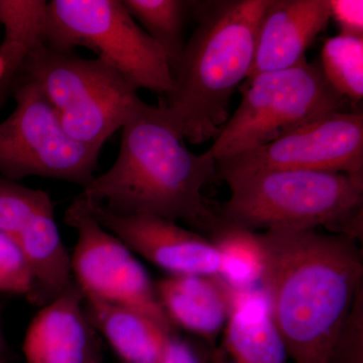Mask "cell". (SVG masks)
<instances>
[{"instance_id":"21","label":"cell","mask_w":363,"mask_h":363,"mask_svg":"<svg viewBox=\"0 0 363 363\" xmlns=\"http://www.w3.org/2000/svg\"><path fill=\"white\" fill-rule=\"evenodd\" d=\"M329 84L348 101L363 97V37L339 33L325 40L320 58Z\"/></svg>"},{"instance_id":"17","label":"cell","mask_w":363,"mask_h":363,"mask_svg":"<svg viewBox=\"0 0 363 363\" xmlns=\"http://www.w3.org/2000/svg\"><path fill=\"white\" fill-rule=\"evenodd\" d=\"M54 209L38 215L16 238L35 279V305H47L74 284L71 257L60 235Z\"/></svg>"},{"instance_id":"16","label":"cell","mask_w":363,"mask_h":363,"mask_svg":"<svg viewBox=\"0 0 363 363\" xmlns=\"http://www.w3.org/2000/svg\"><path fill=\"white\" fill-rule=\"evenodd\" d=\"M84 298L85 312L91 323L121 362H161L173 332L131 308Z\"/></svg>"},{"instance_id":"22","label":"cell","mask_w":363,"mask_h":363,"mask_svg":"<svg viewBox=\"0 0 363 363\" xmlns=\"http://www.w3.org/2000/svg\"><path fill=\"white\" fill-rule=\"evenodd\" d=\"M54 207L45 191L0 176V231L16 238L43 211Z\"/></svg>"},{"instance_id":"11","label":"cell","mask_w":363,"mask_h":363,"mask_svg":"<svg viewBox=\"0 0 363 363\" xmlns=\"http://www.w3.org/2000/svg\"><path fill=\"white\" fill-rule=\"evenodd\" d=\"M85 199V198H84ZM91 212L107 230L169 276L217 277L219 255L212 241L183 228L177 222L152 215H117L99 203Z\"/></svg>"},{"instance_id":"18","label":"cell","mask_w":363,"mask_h":363,"mask_svg":"<svg viewBox=\"0 0 363 363\" xmlns=\"http://www.w3.org/2000/svg\"><path fill=\"white\" fill-rule=\"evenodd\" d=\"M214 243L219 255L217 278L230 289L260 286L264 271V252L259 233L233 225L214 231Z\"/></svg>"},{"instance_id":"6","label":"cell","mask_w":363,"mask_h":363,"mask_svg":"<svg viewBox=\"0 0 363 363\" xmlns=\"http://www.w3.org/2000/svg\"><path fill=\"white\" fill-rule=\"evenodd\" d=\"M240 90V106L208 150L216 161L266 145L325 114L345 111L350 102L329 84L320 59L260 73Z\"/></svg>"},{"instance_id":"20","label":"cell","mask_w":363,"mask_h":363,"mask_svg":"<svg viewBox=\"0 0 363 363\" xmlns=\"http://www.w3.org/2000/svg\"><path fill=\"white\" fill-rule=\"evenodd\" d=\"M130 16L143 26L166 55L172 74L180 63L186 43L184 28L193 2L182 0H123Z\"/></svg>"},{"instance_id":"26","label":"cell","mask_w":363,"mask_h":363,"mask_svg":"<svg viewBox=\"0 0 363 363\" xmlns=\"http://www.w3.org/2000/svg\"><path fill=\"white\" fill-rule=\"evenodd\" d=\"M13 84V79L11 77L7 71L4 58L0 56V105L4 101L7 94L11 92Z\"/></svg>"},{"instance_id":"7","label":"cell","mask_w":363,"mask_h":363,"mask_svg":"<svg viewBox=\"0 0 363 363\" xmlns=\"http://www.w3.org/2000/svg\"><path fill=\"white\" fill-rule=\"evenodd\" d=\"M44 44L65 52L87 48L138 91L166 96L173 87L166 55L138 26L123 0L48 2Z\"/></svg>"},{"instance_id":"9","label":"cell","mask_w":363,"mask_h":363,"mask_svg":"<svg viewBox=\"0 0 363 363\" xmlns=\"http://www.w3.org/2000/svg\"><path fill=\"white\" fill-rule=\"evenodd\" d=\"M65 222L77 231L72 274L84 297L131 308L173 332L149 274L128 245L97 221L82 196L67 208Z\"/></svg>"},{"instance_id":"1","label":"cell","mask_w":363,"mask_h":363,"mask_svg":"<svg viewBox=\"0 0 363 363\" xmlns=\"http://www.w3.org/2000/svg\"><path fill=\"white\" fill-rule=\"evenodd\" d=\"M264 252L260 286L295 363H329L362 288L354 238L316 229L259 233Z\"/></svg>"},{"instance_id":"12","label":"cell","mask_w":363,"mask_h":363,"mask_svg":"<svg viewBox=\"0 0 363 363\" xmlns=\"http://www.w3.org/2000/svg\"><path fill=\"white\" fill-rule=\"evenodd\" d=\"M75 281L33 318L26 331V363H104L99 333Z\"/></svg>"},{"instance_id":"3","label":"cell","mask_w":363,"mask_h":363,"mask_svg":"<svg viewBox=\"0 0 363 363\" xmlns=\"http://www.w3.org/2000/svg\"><path fill=\"white\" fill-rule=\"evenodd\" d=\"M269 0L216 1L203 9L162 102L191 145L215 140L230 117L231 98L252 69Z\"/></svg>"},{"instance_id":"19","label":"cell","mask_w":363,"mask_h":363,"mask_svg":"<svg viewBox=\"0 0 363 363\" xmlns=\"http://www.w3.org/2000/svg\"><path fill=\"white\" fill-rule=\"evenodd\" d=\"M47 6L42 0H0V56L13 82L28 55L44 43Z\"/></svg>"},{"instance_id":"25","label":"cell","mask_w":363,"mask_h":363,"mask_svg":"<svg viewBox=\"0 0 363 363\" xmlns=\"http://www.w3.org/2000/svg\"><path fill=\"white\" fill-rule=\"evenodd\" d=\"M160 363H201L188 343L172 336Z\"/></svg>"},{"instance_id":"14","label":"cell","mask_w":363,"mask_h":363,"mask_svg":"<svg viewBox=\"0 0 363 363\" xmlns=\"http://www.w3.org/2000/svg\"><path fill=\"white\" fill-rule=\"evenodd\" d=\"M224 286L228 302L225 346L231 363H286L285 342L272 321L262 286Z\"/></svg>"},{"instance_id":"2","label":"cell","mask_w":363,"mask_h":363,"mask_svg":"<svg viewBox=\"0 0 363 363\" xmlns=\"http://www.w3.org/2000/svg\"><path fill=\"white\" fill-rule=\"evenodd\" d=\"M116 162L79 194L117 215H152L211 231L220 225L202 194L216 177L209 150L196 155L164 104H142L124 123Z\"/></svg>"},{"instance_id":"24","label":"cell","mask_w":363,"mask_h":363,"mask_svg":"<svg viewBox=\"0 0 363 363\" xmlns=\"http://www.w3.org/2000/svg\"><path fill=\"white\" fill-rule=\"evenodd\" d=\"M330 18L344 35L363 37L362 0H329Z\"/></svg>"},{"instance_id":"10","label":"cell","mask_w":363,"mask_h":363,"mask_svg":"<svg viewBox=\"0 0 363 363\" xmlns=\"http://www.w3.org/2000/svg\"><path fill=\"white\" fill-rule=\"evenodd\" d=\"M274 169L363 176L362 111L325 114L266 145L216 161L218 179Z\"/></svg>"},{"instance_id":"8","label":"cell","mask_w":363,"mask_h":363,"mask_svg":"<svg viewBox=\"0 0 363 363\" xmlns=\"http://www.w3.org/2000/svg\"><path fill=\"white\" fill-rule=\"evenodd\" d=\"M13 113L0 123V176L43 177L77 184L94 180L99 154L72 140L37 85L14 81Z\"/></svg>"},{"instance_id":"5","label":"cell","mask_w":363,"mask_h":363,"mask_svg":"<svg viewBox=\"0 0 363 363\" xmlns=\"http://www.w3.org/2000/svg\"><path fill=\"white\" fill-rule=\"evenodd\" d=\"M18 80L37 85L66 135L98 154L143 101L133 85L99 59L55 51L44 43L28 55Z\"/></svg>"},{"instance_id":"15","label":"cell","mask_w":363,"mask_h":363,"mask_svg":"<svg viewBox=\"0 0 363 363\" xmlns=\"http://www.w3.org/2000/svg\"><path fill=\"white\" fill-rule=\"evenodd\" d=\"M162 310L173 326L214 338L228 318L225 286L217 277L168 276L156 284Z\"/></svg>"},{"instance_id":"23","label":"cell","mask_w":363,"mask_h":363,"mask_svg":"<svg viewBox=\"0 0 363 363\" xmlns=\"http://www.w3.org/2000/svg\"><path fill=\"white\" fill-rule=\"evenodd\" d=\"M0 293L25 297L35 305L33 272L16 238L0 231Z\"/></svg>"},{"instance_id":"13","label":"cell","mask_w":363,"mask_h":363,"mask_svg":"<svg viewBox=\"0 0 363 363\" xmlns=\"http://www.w3.org/2000/svg\"><path fill=\"white\" fill-rule=\"evenodd\" d=\"M330 20L329 0H269L247 79L302 63L308 48Z\"/></svg>"},{"instance_id":"27","label":"cell","mask_w":363,"mask_h":363,"mask_svg":"<svg viewBox=\"0 0 363 363\" xmlns=\"http://www.w3.org/2000/svg\"><path fill=\"white\" fill-rule=\"evenodd\" d=\"M4 336H2L1 318H0V358H1L2 350H4Z\"/></svg>"},{"instance_id":"4","label":"cell","mask_w":363,"mask_h":363,"mask_svg":"<svg viewBox=\"0 0 363 363\" xmlns=\"http://www.w3.org/2000/svg\"><path fill=\"white\" fill-rule=\"evenodd\" d=\"M230 189L220 223L257 229L328 227L354 238L362 217L363 176L274 169L223 177Z\"/></svg>"}]
</instances>
